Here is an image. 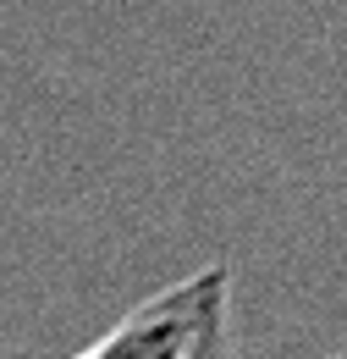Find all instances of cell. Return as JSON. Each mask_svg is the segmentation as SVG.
Masks as SVG:
<instances>
[{
    "label": "cell",
    "mask_w": 347,
    "mask_h": 359,
    "mask_svg": "<svg viewBox=\"0 0 347 359\" xmlns=\"http://www.w3.org/2000/svg\"><path fill=\"white\" fill-rule=\"evenodd\" d=\"M232 337V266L193 271L132 304L99 343L72 359H210Z\"/></svg>",
    "instance_id": "1"
},
{
    "label": "cell",
    "mask_w": 347,
    "mask_h": 359,
    "mask_svg": "<svg viewBox=\"0 0 347 359\" xmlns=\"http://www.w3.org/2000/svg\"><path fill=\"white\" fill-rule=\"evenodd\" d=\"M325 359H337V354H325Z\"/></svg>",
    "instance_id": "3"
},
{
    "label": "cell",
    "mask_w": 347,
    "mask_h": 359,
    "mask_svg": "<svg viewBox=\"0 0 347 359\" xmlns=\"http://www.w3.org/2000/svg\"><path fill=\"white\" fill-rule=\"evenodd\" d=\"M210 359H248V354H243V343H237V332H232V337H226V343H220Z\"/></svg>",
    "instance_id": "2"
}]
</instances>
